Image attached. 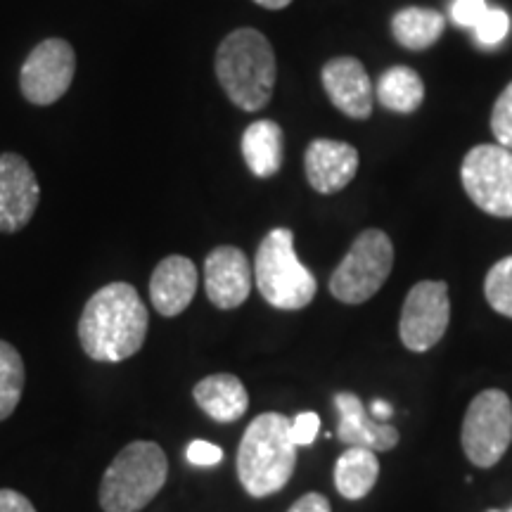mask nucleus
<instances>
[{"instance_id": "16", "label": "nucleus", "mask_w": 512, "mask_h": 512, "mask_svg": "<svg viewBox=\"0 0 512 512\" xmlns=\"http://www.w3.org/2000/svg\"><path fill=\"white\" fill-rule=\"evenodd\" d=\"M197 292V266L185 256H166L150 278V302L166 318L181 316Z\"/></svg>"}, {"instance_id": "33", "label": "nucleus", "mask_w": 512, "mask_h": 512, "mask_svg": "<svg viewBox=\"0 0 512 512\" xmlns=\"http://www.w3.org/2000/svg\"><path fill=\"white\" fill-rule=\"evenodd\" d=\"M491 512H498V510H491Z\"/></svg>"}, {"instance_id": "22", "label": "nucleus", "mask_w": 512, "mask_h": 512, "mask_svg": "<svg viewBox=\"0 0 512 512\" xmlns=\"http://www.w3.org/2000/svg\"><path fill=\"white\" fill-rule=\"evenodd\" d=\"M24 392V361L12 344L0 339V422L15 413Z\"/></svg>"}, {"instance_id": "1", "label": "nucleus", "mask_w": 512, "mask_h": 512, "mask_svg": "<svg viewBox=\"0 0 512 512\" xmlns=\"http://www.w3.org/2000/svg\"><path fill=\"white\" fill-rule=\"evenodd\" d=\"M150 318L136 287L110 283L83 306L79 342L88 358L100 363H121L143 349Z\"/></svg>"}, {"instance_id": "29", "label": "nucleus", "mask_w": 512, "mask_h": 512, "mask_svg": "<svg viewBox=\"0 0 512 512\" xmlns=\"http://www.w3.org/2000/svg\"><path fill=\"white\" fill-rule=\"evenodd\" d=\"M0 512H36L27 496L12 489H0Z\"/></svg>"}, {"instance_id": "19", "label": "nucleus", "mask_w": 512, "mask_h": 512, "mask_svg": "<svg viewBox=\"0 0 512 512\" xmlns=\"http://www.w3.org/2000/svg\"><path fill=\"white\" fill-rule=\"evenodd\" d=\"M380 477V463L375 451L363 446H349L335 465V486L337 491L349 501L366 498Z\"/></svg>"}, {"instance_id": "2", "label": "nucleus", "mask_w": 512, "mask_h": 512, "mask_svg": "<svg viewBox=\"0 0 512 512\" xmlns=\"http://www.w3.org/2000/svg\"><path fill=\"white\" fill-rule=\"evenodd\" d=\"M216 76L235 107L259 112L271 102L278 64L268 38L256 29H235L216 50Z\"/></svg>"}, {"instance_id": "20", "label": "nucleus", "mask_w": 512, "mask_h": 512, "mask_svg": "<svg viewBox=\"0 0 512 512\" xmlns=\"http://www.w3.org/2000/svg\"><path fill=\"white\" fill-rule=\"evenodd\" d=\"M446 29V19L432 8H403L392 19V34L399 46L408 50H427L439 41Z\"/></svg>"}, {"instance_id": "30", "label": "nucleus", "mask_w": 512, "mask_h": 512, "mask_svg": "<svg viewBox=\"0 0 512 512\" xmlns=\"http://www.w3.org/2000/svg\"><path fill=\"white\" fill-rule=\"evenodd\" d=\"M287 512H332V508L328 498L323 494H316V491H311V494L299 498V501L294 503Z\"/></svg>"}, {"instance_id": "31", "label": "nucleus", "mask_w": 512, "mask_h": 512, "mask_svg": "<svg viewBox=\"0 0 512 512\" xmlns=\"http://www.w3.org/2000/svg\"><path fill=\"white\" fill-rule=\"evenodd\" d=\"M370 411H373V418H377L380 422H387V420L394 415V408L389 406V403L384 401V399L373 401V406H370Z\"/></svg>"}, {"instance_id": "21", "label": "nucleus", "mask_w": 512, "mask_h": 512, "mask_svg": "<svg viewBox=\"0 0 512 512\" xmlns=\"http://www.w3.org/2000/svg\"><path fill=\"white\" fill-rule=\"evenodd\" d=\"M375 98L380 100L384 110L411 114L425 100V83L411 67H392L377 81Z\"/></svg>"}, {"instance_id": "6", "label": "nucleus", "mask_w": 512, "mask_h": 512, "mask_svg": "<svg viewBox=\"0 0 512 512\" xmlns=\"http://www.w3.org/2000/svg\"><path fill=\"white\" fill-rule=\"evenodd\" d=\"M394 268V245L384 230H363L330 278L332 297L342 304H363L380 292Z\"/></svg>"}, {"instance_id": "25", "label": "nucleus", "mask_w": 512, "mask_h": 512, "mask_svg": "<svg viewBox=\"0 0 512 512\" xmlns=\"http://www.w3.org/2000/svg\"><path fill=\"white\" fill-rule=\"evenodd\" d=\"M491 131H494L498 145L512 150V81L498 95L494 112H491Z\"/></svg>"}, {"instance_id": "15", "label": "nucleus", "mask_w": 512, "mask_h": 512, "mask_svg": "<svg viewBox=\"0 0 512 512\" xmlns=\"http://www.w3.org/2000/svg\"><path fill=\"white\" fill-rule=\"evenodd\" d=\"M335 406L339 411L337 434L342 444L363 446L370 451H392L399 444V430L389 422L375 420L366 413V406L351 392H339L335 396Z\"/></svg>"}, {"instance_id": "3", "label": "nucleus", "mask_w": 512, "mask_h": 512, "mask_svg": "<svg viewBox=\"0 0 512 512\" xmlns=\"http://www.w3.org/2000/svg\"><path fill=\"white\" fill-rule=\"evenodd\" d=\"M290 422L280 413H261L249 422L238 448V477L254 498L278 494L297 467V444Z\"/></svg>"}, {"instance_id": "12", "label": "nucleus", "mask_w": 512, "mask_h": 512, "mask_svg": "<svg viewBox=\"0 0 512 512\" xmlns=\"http://www.w3.org/2000/svg\"><path fill=\"white\" fill-rule=\"evenodd\" d=\"M204 287L216 309L230 311L245 304L252 292V266L247 254L233 245L211 249L204 261Z\"/></svg>"}, {"instance_id": "26", "label": "nucleus", "mask_w": 512, "mask_h": 512, "mask_svg": "<svg viewBox=\"0 0 512 512\" xmlns=\"http://www.w3.org/2000/svg\"><path fill=\"white\" fill-rule=\"evenodd\" d=\"M486 10H489L486 0H456V3L451 5V17L458 27L475 29L479 19L486 15Z\"/></svg>"}, {"instance_id": "5", "label": "nucleus", "mask_w": 512, "mask_h": 512, "mask_svg": "<svg viewBox=\"0 0 512 512\" xmlns=\"http://www.w3.org/2000/svg\"><path fill=\"white\" fill-rule=\"evenodd\" d=\"M254 283L275 309L299 311L313 302L318 283L294 252L290 228H275L261 240L254 259Z\"/></svg>"}, {"instance_id": "7", "label": "nucleus", "mask_w": 512, "mask_h": 512, "mask_svg": "<svg viewBox=\"0 0 512 512\" xmlns=\"http://www.w3.org/2000/svg\"><path fill=\"white\" fill-rule=\"evenodd\" d=\"M512 441V401L501 389H486L467 406L463 451L477 467H494Z\"/></svg>"}, {"instance_id": "23", "label": "nucleus", "mask_w": 512, "mask_h": 512, "mask_svg": "<svg viewBox=\"0 0 512 512\" xmlns=\"http://www.w3.org/2000/svg\"><path fill=\"white\" fill-rule=\"evenodd\" d=\"M486 302L501 316L512 318V256L496 261L486 273L484 283Z\"/></svg>"}, {"instance_id": "17", "label": "nucleus", "mask_w": 512, "mask_h": 512, "mask_svg": "<svg viewBox=\"0 0 512 512\" xmlns=\"http://www.w3.org/2000/svg\"><path fill=\"white\" fill-rule=\"evenodd\" d=\"M197 406L216 422H235L247 413L249 394L238 377L230 373L209 375L192 389Z\"/></svg>"}, {"instance_id": "14", "label": "nucleus", "mask_w": 512, "mask_h": 512, "mask_svg": "<svg viewBox=\"0 0 512 512\" xmlns=\"http://www.w3.org/2000/svg\"><path fill=\"white\" fill-rule=\"evenodd\" d=\"M306 178L320 195H332L354 181L358 171V152L342 140L318 138L306 147Z\"/></svg>"}, {"instance_id": "11", "label": "nucleus", "mask_w": 512, "mask_h": 512, "mask_svg": "<svg viewBox=\"0 0 512 512\" xmlns=\"http://www.w3.org/2000/svg\"><path fill=\"white\" fill-rule=\"evenodd\" d=\"M41 188L27 159L15 152L0 155V230L17 233L34 219Z\"/></svg>"}, {"instance_id": "10", "label": "nucleus", "mask_w": 512, "mask_h": 512, "mask_svg": "<svg viewBox=\"0 0 512 512\" xmlns=\"http://www.w3.org/2000/svg\"><path fill=\"white\" fill-rule=\"evenodd\" d=\"M76 72L74 48L64 38H46L31 50L19 72V88L34 105H53L69 91Z\"/></svg>"}, {"instance_id": "32", "label": "nucleus", "mask_w": 512, "mask_h": 512, "mask_svg": "<svg viewBox=\"0 0 512 512\" xmlns=\"http://www.w3.org/2000/svg\"><path fill=\"white\" fill-rule=\"evenodd\" d=\"M254 3L261 5V8H266V10H283L292 3V0H254Z\"/></svg>"}, {"instance_id": "34", "label": "nucleus", "mask_w": 512, "mask_h": 512, "mask_svg": "<svg viewBox=\"0 0 512 512\" xmlns=\"http://www.w3.org/2000/svg\"><path fill=\"white\" fill-rule=\"evenodd\" d=\"M510 512H512V510H510Z\"/></svg>"}, {"instance_id": "13", "label": "nucleus", "mask_w": 512, "mask_h": 512, "mask_svg": "<svg viewBox=\"0 0 512 512\" xmlns=\"http://www.w3.org/2000/svg\"><path fill=\"white\" fill-rule=\"evenodd\" d=\"M325 93L339 112L351 119H368L375 107L373 81L356 57H335L320 72Z\"/></svg>"}, {"instance_id": "9", "label": "nucleus", "mask_w": 512, "mask_h": 512, "mask_svg": "<svg viewBox=\"0 0 512 512\" xmlns=\"http://www.w3.org/2000/svg\"><path fill=\"white\" fill-rule=\"evenodd\" d=\"M451 320L448 285L441 280H422L413 285L403 302L399 335L403 347L411 351H430L446 335Z\"/></svg>"}, {"instance_id": "28", "label": "nucleus", "mask_w": 512, "mask_h": 512, "mask_svg": "<svg viewBox=\"0 0 512 512\" xmlns=\"http://www.w3.org/2000/svg\"><path fill=\"white\" fill-rule=\"evenodd\" d=\"M188 460L192 465L197 467H211V465H219L223 460V451L216 444H209V441H192V444L188 446Z\"/></svg>"}, {"instance_id": "18", "label": "nucleus", "mask_w": 512, "mask_h": 512, "mask_svg": "<svg viewBox=\"0 0 512 512\" xmlns=\"http://www.w3.org/2000/svg\"><path fill=\"white\" fill-rule=\"evenodd\" d=\"M242 157L256 178H271L280 171L285 157L283 128L271 119H259L242 133Z\"/></svg>"}, {"instance_id": "27", "label": "nucleus", "mask_w": 512, "mask_h": 512, "mask_svg": "<svg viewBox=\"0 0 512 512\" xmlns=\"http://www.w3.org/2000/svg\"><path fill=\"white\" fill-rule=\"evenodd\" d=\"M320 430V418L316 413H299L297 418L290 422V437L297 446H309L316 441Z\"/></svg>"}, {"instance_id": "8", "label": "nucleus", "mask_w": 512, "mask_h": 512, "mask_svg": "<svg viewBox=\"0 0 512 512\" xmlns=\"http://www.w3.org/2000/svg\"><path fill=\"white\" fill-rule=\"evenodd\" d=\"M463 188L486 214L512 219V150L503 145H477L463 159Z\"/></svg>"}, {"instance_id": "24", "label": "nucleus", "mask_w": 512, "mask_h": 512, "mask_svg": "<svg viewBox=\"0 0 512 512\" xmlns=\"http://www.w3.org/2000/svg\"><path fill=\"white\" fill-rule=\"evenodd\" d=\"M510 31V17L501 8H489L475 27V38L482 48L501 46Z\"/></svg>"}, {"instance_id": "4", "label": "nucleus", "mask_w": 512, "mask_h": 512, "mask_svg": "<svg viewBox=\"0 0 512 512\" xmlns=\"http://www.w3.org/2000/svg\"><path fill=\"white\" fill-rule=\"evenodd\" d=\"M169 477V460L155 441H133L121 448L100 482L105 512H140L155 501Z\"/></svg>"}]
</instances>
